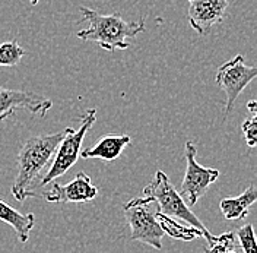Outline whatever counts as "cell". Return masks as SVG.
Wrapping results in <instances>:
<instances>
[{
    "label": "cell",
    "mask_w": 257,
    "mask_h": 253,
    "mask_svg": "<svg viewBox=\"0 0 257 253\" xmlns=\"http://www.w3.org/2000/svg\"><path fill=\"white\" fill-rule=\"evenodd\" d=\"M184 152H186L187 168H186L184 179L181 182L180 195L184 198L187 205L193 206L196 205L197 201L208 192L210 185H213L218 180L219 172L215 168L203 167L197 162V159H196L197 149L192 141H186Z\"/></svg>",
    "instance_id": "cell-7"
},
{
    "label": "cell",
    "mask_w": 257,
    "mask_h": 253,
    "mask_svg": "<svg viewBox=\"0 0 257 253\" xmlns=\"http://www.w3.org/2000/svg\"><path fill=\"white\" fill-rule=\"evenodd\" d=\"M151 199L149 198H135L123 206L124 217L130 227V240L141 241L154 249H162V237L165 236L161 228L160 222L155 214L149 209Z\"/></svg>",
    "instance_id": "cell-5"
},
{
    "label": "cell",
    "mask_w": 257,
    "mask_h": 253,
    "mask_svg": "<svg viewBox=\"0 0 257 253\" xmlns=\"http://www.w3.org/2000/svg\"><path fill=\"white\" fill-rule=\"evenodd\" d=\"M241 130H242V136H244V141L245 143L253 148L256 146L257 143V116L256 114H251L250 119L244 120L242 125H241Z\"/></svg>",
    "instance_id": "cell-18"
},
{
    "label": "cell",
    "mask_w": 257,
    "mask_h": 253,
    "mask_svg": "<svg viewBox=\"0 0 257 253\" xmlns=\"http://www.w3.org/2000/svg\"><path fill=\"white\" fill-rule=\"evenodd\" d=\"M205 253H237L234 233H224L221 236H213L209 241Z\"/></svg>",
    "instance_id": "cell-16"
},
{
    "label": "cell",
    "mask_w": 257,
    "mask_h": 253,
    "mask_svg": "<svg viewBox=\"0 0 257 253\" xmlns=\"http://www.w3.org/2000/svg\"><path fill=\"white\" fill-rule=\"evenodd\" d=\"M155 217H157V220L160 222L161 228L164 230V233L168 234V236H171L173 238L189 240V241H190L193 238L205 237L203 233H202L199 228L192 227V225H189V224L181 225V224L176 222L174 218H170V217H167V215H164V214H161V212H157Z\"/></svg>",
    "instance_id": "cell-14"
},
{
    "label": "cell",
    "mask_w": 257,
    "mask_h": 253,
    "mask_svg": "<svg viewBox=\"0 0 257 253\" xmlns=\"http://www.w3.org/2000/svg\"><path fill=\"white\" fill-rule=\"evenodd\" d=\"M130 142L132 138L128 135H104L94 146L80 151L79 157L83 159H102L105 162H111L121 155Z\"/></svg>",
    "instance_id": "cell-11"
},
{
    "label": "cell",
    "mask_w": 257,
    "mask_h": 253,
    "mask_svg": "<svg viewBox=\"0 0 257 253\" xmlns=\"http://www.w3.org/2000/svg\"><path fill=\"white\" fill-rule=\"evenodd\" d=\"M144 196L149 198L151 202L158 204V212L174 220H181L192 227L199 228L208 241L212 240L213 236L209 233L208 228L202 224V221L193 214L190 206L186 204L184 198L180 195V192H177L173 183L170 182L168 176L164 172H157L154 182L145 186Z\"/></svg>",
    "instance_id": "cell-3"
},
{
    "label": "cell",
    "mask_w": 257,
    "mask_h": 253,
    "mask_svg": "<svg viewBox=\"0 0 257 253\" xmlns=\"http://www.w3.org/2000/svg\"><path fill=\"white\" fill-rule=\"evenodd\" d=\"M98 196V188L85 172H80L66 185L53 183L48 190L43 192V198L47 202L56 204H86Z\"/></svg>",
    "instance_id": "cell-8"
},
{
    "label": "cell",
    "mask_w": 257,
    "mask_h": 253,
    "mask_svg": "<svg viewBox=\"0 0 257 253\" xmlns=\"http://www.w3.org/2000/svg\"><path fill=\"white\" fill-rule=\"evenodd\" d=\"M83 19L89 24L86 30L78 31L76 37L82 41L96 43L107 51L127 50L130 47L128 38L138 37L145 31V19L127 22L118 12L104 15L98 11L80 6Z\"/></svg>",
    "instance_id": "cell-2"
},
{
    "label": "cell",
    "mask_w": 257,
    "mask_h": 253,
    "mask_svg": "<svg viewBox=\"0 0 257 253\" xmlns=\"http://www.w3.org/2000/svg\"><path fill=\"white\" fill-rule=\"evenodd\" d=\"M234 237L238 240V244L244 253H257L256 237H254V228L253 224H244L235 233Z\"/></svg>",
    "instance_id": "cell-17"
},
{
    "label": "cell",
    "mask_w": 257,
    "mask_h": 253,
    "mask_svg": "<svg viewBox=\"0 0 257 253\" xmlns=\"http://www.w3.org/2000/svg\"><path fill=\"white\" fill-rule=\"evenodd\" d=\"M28 2H30V3H31V5H37V3H38V2H40V0H28Z\"/></svg>",
    "instance_id": "cell-20"
},
{
    "label": "cell",
    "mask_w": 257,
    "mask_h": 253,
    "mask_svg": "<svg viewBox=\"0 0 257 253\" xmlns=\"http://www.w3.org/2000/svg\"><path fill=\"white\" fill-rule=\"evenodd\" d=\"M24 56L25 50L15 40L0 44V67H14L21 63Z\"/></svg>",
    "instance_id": "cell-15"
},
{
    "label": "cell",
    "mask_w": 257,
    "mask_h": 253,
    "mask_svg": "<svg viewBox=\"0 0 257 253\" xmlns=\"http://www.w3.org/2000/svg\"><path fill=\"white\" fill-rule=\"evenodd\" d=\"M0 221L11 225L15 230L18 240L21 243H27L35 224V217L31 212L24 214L0 199Z\"/></svg>",
    "instance_id": "cell-13"
},
{
    "label": "cell",
    "mask_w": 257,
    "mask_h": 253,
    "mask_svg": "<svg viewBox=\"0 0 257 253\" xmlns=\"http://www.w3.org/2000/svg\"><path fill=\"white\" fill-rule=\"evenodd\" d=\"M53 107V101L34 91L0 88V122L15 116L18 109L44 117Z\"/></svg>",
    "instance_id": "cell-9"
},
{
    "label": "cell",
    "mask_w": 257,
    "mask_h": 253,
    "mask_svg": "<svg viewBox=\"0 0 257 253\" xmlns=\"http://www.w3.org/2000/svg\"><path fill=\"white\" fill-rule=\"evenodd\" d=\"M96 120V110L95 109H88L82 114L80 117V126L78 129L67 127V132L59 143L56 152H54V159L47 170V173L41 177L40 186L44 188L50 183H53L56 179L62 177L66 172H69L76 161L79 159L80 146L82 142L88 133V130L92 127Z\"/></svg>",
    "instance_id": "cell-4"
},
{
    "label": "cell",
    "mask_w": 257,
    "mask_h": 253,
    "mask_svg": "<svg viewBox=\"0 0 257 253\" xmlns=\"http://www.w3.org/2000/svg\"><path fill=\"white\" fill-rule=\"evenodd\" d=\"M247 107H248V110L251 114H256V109H257V103L254 100H250L248 101V104H247Z\"/></svg>",
    "instance_id": "cell-19"
},
{
    "label": "cell",
    "mask_w": 257,
    "mask_h": 253,
    "mask_svg": "<svg viewBox=\"0 0 257 253\" xmlns=\"http://www.w3.org/2000/svg\"><path fill=\"white\" fill-rule=\"evenodd\" d=\"M189 24L199 35H206L209 30L225 18L229 0H187Z\"/></svg>",
    "instance_id": "cell-10"
},
{
    "label": "cell",
    "mask_w": 257,
    "mask_h": 253,
    "mask_svg": "<svg viewBox=\"0 0 257 253\" xmlns=\"http://www.w3.org/2000/svg\"><path fill=\"white\" fill-rule=\"evenodd\" d=\"M256 188L250 186L235 198H224L219 202V209L226 220L238 221V220H244L248 215V209L256 204Z\"/></svg>",
    "instance_id": "cell-12"
},
{
    "label": "cell",
    "mask_w": 257,
    "mask_h": 253,
    "mask_svg": "<svg viewBox=\"0 0 257 253\" xmlns=\"http://www.w3.org/2000/svg\"><path fill=\"white\" fill-rule=\"evenodd\" d=\"M257 76L256 66H247L244 62V57L237 54L235 57L229 59L226 63L218 67L215 80L218 87L225 93L226 101H225L224 122L226 117L234 110L235 101L240 94L245 90V87Z\"/></svg>",
    "instance_id": "cell-6"
},
{
    "label": "cell",
    "mask_w": 257,
    "mask_h": 253,
    "mask_svg": "<svg viewBox=\"0 0 257 253\" xmlns=\"http://www.w3.org/2000/svg\"><path fill=\"white\" fill-rule=\"evenodd\" d=\"M66 132L67 127L62 132L32 136L21 146L18 154V173L11 189L12 196L18 202H24L35 196V192L32 190L34 183L51 161Z\"/></svg>",
    "instance_id": "cell-1"
}]
</instances>
